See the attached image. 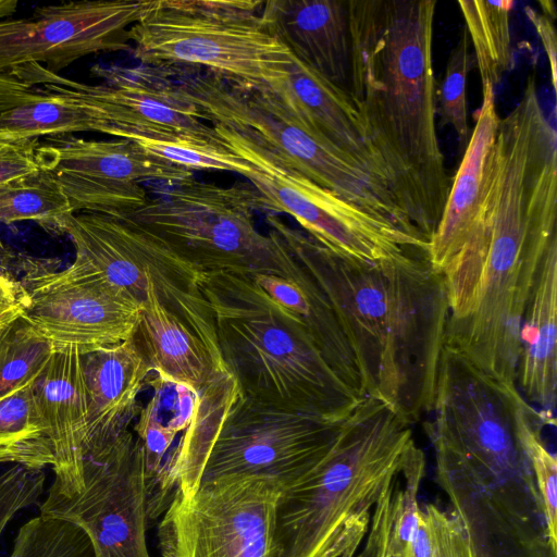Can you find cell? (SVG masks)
<instances>
[{
	"mask_svg": "<svg viewBox=\"0 0 557 557\" xmlns=\"http://www.w3.org/2000/svg\"><path fill=\"white\" fill-rule=\"evenodd\" d=\"M425 458L418 447L403 471L404 486L396 490L394 532L401 546L413 533L420 516L418 491L424 476Z\"/></svg>",
	"mask_w": 557,
	"mask_h": 557,
	"instance_id": "d590c367",
	"label": "cell"
},
{
	"mask_svg": "<svg viewBox=\"0 0 557 557\" xmlns=\"http://www.w3.org/2000/svg\"><path fill=\"white\" fill-rule=\"evenodd\" d=\"M83 488L47 493L40 515L65 520L87 535L94 557H151L147 543L148 487L140 441L132 431L84 463Z\"/></svg>",
	"mask_w": 557,
	"mask_h": 557,
	"instance_id": "4fadbf2b",
	"label": "cell"
},
{
	"mask_svg": "<svg viewBox=\"0 0 557 557\" xmlns=\"http://www.w3.org/2000/svg\"><path fill=\"white\" fill-rule=\"evenodd\" d=\"M30 304L18 278L4 271L0 274V331L22 318Z\"/></svg>",
	"mask_w": 557,
	"mask_h": 557,
	"instance_id": "ab89813d",
	"label": "cell"
},
{
	"mask_svg": "<svg viewBox=\"0 0 557 557\" xmlns=\"http://www.w3.org/2000/svg\"><path fill=\"white\" fill-rule=\"evenodd\" d=\"M542 426L536 425L528 432L525 445L540 495L548 543L557 553V460L556 455L542 441Z\"/></svg>",
	"mask_w": 557,
	"mask_h": 557,
	"instance_id": "836d02e7",
	"label": "cell"
},
{
	"mask_svg": "<svg viewBox=\"0 0 557 557\" xmlns=\"http://www.w3.org/2000/svg\"><path fill=\"white\" fill-rule=\"evenodd\" d=\"M397 483L382 493L373 508L363 557H403V546L394 532Z\"/></svg>",
	"mask_w": 557,
	"mask_h": 557,
	"instance_id": "8d00e7d4",
	"label": "cell"
},
{
	"mask_svg": "<svg viewBox=\"0 0 557 557\" xmlns=\"http://www.w3.org/2000/svg\"><path fill=\"white\" fill-rule=\"evenodd\" d=\"M141 306L133 338L159 376L199 392L226 370L205 344L163 307L153 286L149 287Z\"/></svg>",
	"mask_w": 557,
	"mask_h": 557,
	"instance_id": "cb8c5ba5",
	"label": "cell"
},
{
	"mask_svg": "<svg viewBox=\"0 0 557 557\" xmlns=\"http://www.w3.org/2000/svg\"><path fill=\"white\" fill-rule=\"evenodd\" d=\"M219 350L240 394L277 409L344 421L366 397L334 371L302 324L251 276L203 271Z\"/></svg>",
	"mask_w": 557,
	"mask_h": 557,
	"instance_id": "5b68a950",
	"label": "cell"
},
{
	"mask_svg": "<svg viewBox=\"0 0 557 557\" xmlns=\"http://www.w3.org/2000/svg\"><path fill=\"white\" fill-rule=\"evenodd\" d=\"M151 2H65L37 8L32 18L0 21V74L27 64L60 74L86 55L132 51L128 29Z\"/></svg>",
	"mask_w": 557,
	"mask_h": 557,
	"instance_id": "e0dca14e",
	"label": "cell"
},
{
	"mask_svg": "<svg viewBox=\"0 0 557 557\" xmlns=\"http://www.w3.org/2000/svg\"><path fill=\"white\" fill-rule=\"evenodd\" d=\"M265 89L298 119L389 185L366 123L346 90L327 81L294 54L286 74Z\"/></svg>",
	"mask_w": 557,
	"mask_h": 557,
	"instance_id": "44dd1931",
	"label": "cell"
},
{
	"mask_svg": "<svg viewBox=\"0 0 557 557\" xmlns=\"http://www.w3.org/2000/svg\"><path fill=\"white\" fill-rule=\"evenodd\" d=\"M265 220L330 300L364 395L410 424L430 414L449 308L444 277L429 250L362 260L327 249L273 213Z\"/></svg>",
	"mask_w": 557,
	"mask_h": 557,
	"instance_id": "7a4b0ae2",
	"label": "cell"
},
{
	"mask_svg": "<svg viewBox=\"0 0 557 557\" xmlns=\"http://www.w3.org/2000/svg\"><path fill=\"white\" fill-rule=\"evenodd\" d=\"M540 5L542 7V13L546 14L547 16L552 17L554 21L556 20V9L554 5V2L552 1H541Z\"/></svg>",
	"mask_w": 557,
	"mask_h": 557,
	"instance_id": "f6af8a7d",
	"label": "cell"
},
{
	"mask_svg": "<svg viewBox=\"0 0 557 557\" xmlns=\"http://www.w3.org/2000/svg\"><path fill=\"white\" fill-rule=\"evenodd\" d=\"M18 3L12 0H0V21L10 18L16 11Z\"/></svg>",
	"mask_w": 557,
	"mask_h": 557,
	"instance_id": "ee69618b",
	"label": "cell"
},
{
	"mask_svg": "<svg viewBox=\"0 0 557 557\" xmlns=\"http://www.w3.org/2000/svg\"><path fill=\"white\" fill-rule=\"evenodd\" d=\"M42 169L40 141L0 136V185Z\"/></svg>",
	"mask_w": 557,
	"mask_h": 557,
	"instance_id": "74e56055",
	"label": "cell"
},
{
	"mask_svg": "<svg viewBox=\"0 0 557 557\" xmlns=\"http://www.w3.org/2000/svg\"><path fill=\"white\" fill-rule=\"evenodd\" d=\"M174 81L202 121L248 134L314 183L423 238L383 178L298 119L268 89L239 88L207 71Z\"/></svg>",
	"mask_w": 557,
	"mask_h": 557,
	"instance_id": "52a82bcc",
	"label": "cell"
},
{
	"mask_svg": "<svg viewBox=\"0 0 557 557\" xmlns=\"http://www.w3.org/2000/svg\"><path fill=\"white\" fill-rule=\"evenodd\" d=\"M524 12L533 24L540 39L542 46L546 52L549 71H550V82L554 90L557 87V66H556V52H557V38H556V29L554 25V20L547 16L544 13H541L530 7H525Z\"/></svg>",
	"mask_w": 557,
	"mask_h": 557,
	"instance_id": "b9f144b4",
	"label": "cell"
},
{
	"mask_svg": "<svg viewBox=\"0 0 557 557\" xmlns=\"http://www.w3.org/2000/svg\"><path fill=\"white\" fill-rule=\"evenodd\" d=\"M35 379L0 398V463L44 470L53 468L55 459L36 399Z\"/></svg>",
	"mask_w": 557,
	"mask_h": 557,
	"instance_id": "4316f807",
	"label": "cell"
},
{
	"mask_svg": "<svg viewBox=\"0 0 557 557\" xmlns=\"http://www.w3.org/2000/svg\"><path fill=\"white\" fill-rule=\"evenodd\" d=\"M482 104L474 115L475 124L460 165L450 183L448 197L438 225L431 238L429 255L442 274L461 250L479 212L492 164L499 115L495 89H482Z\"/></svg>",
	"mask_w": 557,
	"mask_h": 557,
	"instance_id": "603a6c76",
	"label": "cell"
},
{
	"mask_svg": "<svg viewBox=\"0 0 557 557\" xmlns=\"http://www.w3.org/2000/svg\"><path fill=\"white\" fill-rule=\"evenodd\" d=\"M61 233L74 246V269L106 281L140 305L153 286L163 307L223 363L213 314L200 287L202 270L127 216L71 213L63 220Z\"/></svg>",
	"mask_w": 557,
	"mask_h": 557,
	"instance_id": "9c48e42d",
	"label": "cell"
},
{
	"mask_svg": "<svg viewBox=\"0 0 557 557\" xmlns=\"http://www.w3.org/2000/svg\"><path fill=\"white\" fill-rule=\"evenodd\" d=\"M51 260L21 257L18 281L30 304L23 319L54 349L81 354L131 338L143 306L106 281L74 269L57 270Z\"/></svg>",
	"mask_w": 557,
	"mask_h": 557,
	"instance_id": "5bb4252c",
	"label": "cell"
},
{
	"mask_svg": "<svg viewBox=\"0 0 557 557\" xmlns=\"http://www.w3.org/2000/svg\"><path fill=\"white\" fill-rule=\"evenodd\" d=\"M299 265L300 271L295 280L267 274L251 278L302 324L334 371L354 392L363 397L360 371L337 315L320 286Z\"/></svg>",
	"mask_w": 557,
	"mask_h": 557,
	"instance_id": "d4e9b609",
	"label": "cell"
},
{
	"mask_svg": "<svg viewBox=\"0 0 557 557\" xmlns=\"http://www.w3.org/2000/svg\"><path fill=\"white\" fill-rule=\"evenodd\" d=\"M261 16L296 58L348 92L351 61L348 0L265 1Z\"/></svg>",
	"mask_w": 557,
	"mask_h": 557,
	"instance_id": "ffe728a7",
	"label": "cell"
},
{
	"mask_svg": "<svg viewBox=\"0 0 557 557\" xmlns=\"http://www.w3.org/2000/svg\"><path fill=\"white\" fill-rule=\"evenodd\" d=\"M8 557H94V553L78 527L39 513L20 527Z\"/></svg>",
	"mask_w": 557,
	"mask_h": 557,
	"instance_id": "1f68e13d",
	"label": "cell"
},
{
	"mask_svg": "<svg viewBox=\"0 0 557 557\" xmlns=\"http://www.w3.org/2000/svg\"><path fill=\"white\" fill-rule=\"evenodd\" d=\"M42 169L64 193L73 213L125 216L149 200L140 185H171L194 177V171L145 152L129 139L88 140L73 135L40 141Z\"/></svg>",
	"mask_w": 557,
	"mask_h": 557,
	"instance_id": "9a60e30c",
	"label": "cell"
},
{
	"mask_svg": "<svg viewBox=\"0 0 557 557\" xmlns=\"http://www.w3.org/2000/svg\"><path fill=\"white\" fill-rule=\"evenodd\" d=\"M344 421L277 409L239 394L222 420L200 483L252 475L287 487L330 453Z\"/></svg>",
	"mask_w": 557,
	"mask_h": 557,
	"instance_id": "7c38bea8",
	"label": "cell"
},
{
	"mask_svg": "<svg viewBox=\"0 0 557 557\" xmlns=\"http://www.w3.org/2000/svg\"><path fill=\"white\" fill-rule=\"evenodd\" d=\"M73 213L55 177L45 169L0 185V222L33 221L61 233Z\"/></svg>",
	"mask_w": 557,
	"mask_h": 557,
	"instance_id": "f1b7e54d",
	"label": "cell"
},
{
	"mask_svg": "<svg viewBox=\"0 0 557 557\" xmlns=\"http://www.w3.org/2000/svg\"><path fill=\"white\" fill-rule=\"evenodd\" d=\"M411 425L366 396L330 453L284 488L276 510L278 557H354L376 502L418 448Z\"/></svg>",
	"mask_w": 557,
	"mask_h": 557,
	"instance_id": "277c9868",
	"label": "cell"
},
{
	"mask_svg": "<svg viewBox=\"0 0 557 557\" xmlns=\"http://www.w3.org/2000/svg\"><path fill=\"white\" fill-rule=\"evenodd\" d=\"M4 271H5V269L3 268V265L1 264V261H0V274H2Z\"/></svg>",
	"mask_w": 557,
	"mask_h": 557,
	"instance_id": "bcb514c9",
	"label": "cell"
},
{
	"mask_svg": "<svg viewBox=\"0 0 557 557\" xmlns=\"http://www.w3.org/2000/svg\"><path fill=\"white\" fill-rule=\"evenodd\" d=\"M157 69H94L107 77L106 83L96 85L65 78L40 64L20 66L11 75L30 87L60 85L83 98L95 112L98 133L121 139L194 136L216 140L213 126L202 123L198 109L180 92L170 72Z\"/></svg>",
	"mask_w": 557,
	"mask_h": 557,
	"instance_id": "2e32d148",
	"label": "cell"
},
{
	"mask_svg": "<svg viewBox=\"0 0 557 557\" xmlns=\"http://www.w3.org/2000/svg\"><path fill=\"white\" fill-rule=\"evenodd\" d=\"M145 152L175 165L194 170H215L245 175L248 163L216 140L194 136H172L163 138L134 137Z\"/></svg>",
	"mask_w": 557,
	"mask_h": 557,
	"instance_id": "4dcf8cb0",
	"label": "cell"
},
{
	"mask_svg": "<svg viewBox=\"0 0 557 557\" xmlns=\"http://www.w3.org/2000/svg\"><path fill=\"white\" fill-rule=\"evenodd\" d=\"M40 100L12 108L0 114V136L39 139L97 132L98 123L90 104L55 84L39 85Z\"/></svg>",
	"mask_w": 557,
	"mask_h": 557,
	"instance_id": "484cf974",
	"label": "cell"
},
{
	"mask_svg": "<svg viewBox=\"0 0 557 557\" xmlns=\"http://www.w3.org/2000/svg\"><path fill=\"white\" fill-rule=\"evenodd\" d=\"M263 1L158 0L128 29L143 65L205 67L244 89L286 74L289 49L261 16Z\"/></svg>",
	"mask_w": 557,
	"mask_h": 557,
	"instance_id": "8992f818",
	"label": "cell"
},
{
	"mask_svg": "<svg viewBox=\"0 0 557 557\" xmlns=\"http://www.w3.org/2000/svg\"><path fill=\"white\" fill-rule=\"evenodd\" d=\"M434 0H348V94L401 208L429 242L450 181L436 132Z\"/></svg>",
	"mask_w": 557,
	"mask_h": 557,
	"instance_id": "3957f363",
	"label": "cell"
},
{
	"mask_svg": "<svg viewBox=\"0 0 557 557\" xmlns=\"http://www.w3.org/2000/svg\"><path fill=\"white\" fill-rule=\"evenodd\" d=\"M54 351L22 318L0 331V398L38 376Z\"/></svg>",
	"mask_w": 557,
	"mask_h": 557,
	"instance_id": "f546056e",
	"label": "cell"
},
{
	"mask_svg": "<svg viewBox=\"0 0 557 557\" xmlns=\"http://www.w3.org/2000/svg\"><path fill=\"white\" fill-rule=\"evenodd\" d=\"M517 387L555 425L557 398V244L537 271L520 325Z\"/></svg>",
	"mask_w": 557,
	"mask_h": 557,
	"instance_id": "7402d4cb",
	"label": "cell"
},
{
	"mask_svg": "<svg viewBox=\"0 0 557 557\" xmlns=\"http://www.w3.org/2000/svg\"><path fill=\"white\" fill-rule=\"evenodd\" d=\"M34 391L49 426L54 453V480L47 493L71 495L83 488L88 401L81 352L54 349L35 379Z\"/></svg>",
	"mask_w": 557,
	"mask_h": 557,
	"instance_id": "d6986e66",
	"label": "cell"
},
{
	"mask_svg": "<svg viewBox=\"0 0 557 557\" xmlns=\"http://www.w3.org/2000/svg\"><path fill=\"white\" fill-rule=\"evenodd\" d=\"M36 90L10 74H0V114L40 99Z\"/></svg>",
	"mask_w": 557,
	"mask_h": 557,
	"instance_id": "7bdbcfd3",
	"label": "cell"
},
{
	"mask_svg": "<svg viewBox=\"0 0 557 557\" xmlns=\"http://www.w3.org/2000/svg\"><path fill=\"white\" fill-rule=\"evenodd\" d=\"M163 185L158 197L125 216L202 271L296 278L300 267L282 239L256 226L264 205L250 183L221 186L194 176Z\"/></svg>",
	"mask_w": 557,
	"mask_h": 557,
	"instance_id": "ba28073f",
	"label": "cell"
},
{
	"mask_svg": "<svg viewBox=\"0 0 557 557\" xmlns=\"http://www.w3.org/2000/svg\"><path fill=\"white\" fill-rule=\"evenodd\" d=\"M45 482L44 470L17 465L0 474V542L5 528L15 516L39 502Z\"/></svg>",
	"mask_w": 557,
	"mask_h": 557,
	"instance_id": "e575fe53",
	"label": "cell"
},
{
	"mask_svg": "<svg viewBox=\"0 0 557 557\" xmlns=\"http://www.w3.org/2000/svg\"><path fill=\"white\" fill-rule=\"evenodd\" d=\"M436 533L433 557H475L470 536L455 511L431 505Z\"/></svg>",
	"mask_w": 557,
	"mask_h": 557,
	"instance_id": "f35d334b",
	"label": "cell"
},
{
	"mask_svg": "<svg viewBox=\"0 0 557 557\" xmlns=\"http://www.w3.org/2000/svg\"><path fill=\"white\" fill-rule=\"evenodd\" d=\"M458 5L473 47L482 89L486 87L496 89L512 61L510 13L515 2L461 0L458 1Z\"/></svg>",
	"mask_w": 557,
	"mask_h": 557,
	"instance_id": "83f0119b",
	"label": "cell"
},
{
	"mask_svg": "<svg viewBox=\"0 0 557 557\" xmlns=\"http://www.w3.org/2000/svg\"><path fill=\"white\" fill-rule=\"evenodd\" d=\"M213 128L220 144L248 163L244 177L261 196L264 210L292 216L327 249L370 261L429 249L430 243L314 183L248 134L219 123Z\"/></svg>",
	"mask_w": 557,
	"mask_h": 557,
	"instance_id": "30bf717a",
	"label": "cell"
},
{
	"mask_svg": "<svg viewBox=\"0 0 557 557\" xmlns=\"http://www.w3.org/2000/svg\"><path fill=\"white\" fill-rule=\"evenodd\" d=\"M436 547V533L431 505L420 510L418 524L403 546V557H433Z\"/></svg>",
	"mask_w": 557,
	"mask_h": 557,
	"instance_id": "60d3db41",
	"label": "cell"
},
{
	"mask_svg": "<svg viewBox=\"0 0 557 557\" xmlns=\"http://www.w3.org/2000/svg\"><path fill=\"white\" fill-rule=\"evenodd\" d=\"M344 557H348V556H344Z\"/></svg>",
	"mask_w": 557,
	"mask_h": 557,
	"instance_id": "c3c4849f",
	"label": "cell"
},
{
	"mask_svg": "<svg viewBox=\"0 0 557 557\" xmlns=\"http://www.w3.org/2000/svg\"><path fill=\"white\" fill-rule=\"evenodd\" d=\"M87 388L88 418L85 461L104 456L127 433L143 406L148 361L133 336L120 344L81 354Z\"/></svg>",
	"mask_w": 557,
	"mask_h": 557,
	"instance_id": "ac0fdd59",
	"label": "cell"
},
{
	"mask_svg": "<svg viewBox=\"0 0 557 557\" xmlns=\"http://www.w3.org/2000/svg\"><path fill=\"white\" fill-rule=\"evenodd\" d=\"M470 45L467 29L463 28L450 52L442 84L436 92V111L441 123L450 126L461 144H468L469 140L466 83L474 62Z\"/></svg>",
	"mask_w": 557,
	"mask_h": 557,
	"instance_id": "d6a6232c",
	"label": "cell"
},
{
	"mask_svg": "<svg viewBox=\"0 0 557 557\" xmlns=\"http://www.w3.org/2000/svg\"><path fill=\"white\" fill-rule=\"evenodd\" d=\"M556 131L527 108L499 120L484 196L467 239L442 272L445 345L517 386L519 333L537 271L557 244Z\"/></svg>",
	"mask_w": 557,
	"mask_h": 557,
	"instance_id": "6da1fadb",
	"label": "cell"
},
{
	"mask_svg": "<svg viewBox=\"0 0 557 557\" xmlns=\"http://www.w3.org/2000/svg\"><path fill=\"white\" fill-rule=\"evenodd\" d=\"M357 557H363V556H362V554H360V555H359V556H357Z\"/></svg>",
	"mask_w": 557,
	"mask_h": 557,
	"instance_id": "7dc6e473",
	"label": "cell"
},
{
	"mask_svg": "<svg viewBox=\"0 0 557 557\" xmlns=\"http://www.w3.org/2000/svg\"><path fill=\"white\" fill-rule=\"evenodd\" d=\"M284 485L252 475L174 491L158 525L159 557H278L276 510Z\"/></svg>",
	"mask_w": 557,
	"mask_h": 557,
	"instance_id": "8fae6325",
	"label": "cell"
}]
</instances>
